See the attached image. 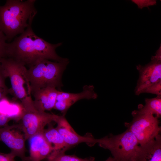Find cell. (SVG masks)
<instances>
[{
	"label": "cell",
	"mask_w": 161,
	"mask_h": 161,
	"mask_svg": "<svg viewBox=\"0 0 161 161\" xmlns=\"http://www.w3.org/2000/svg\"><path fill=\"white\" fill-rule=\"evenodd\" d=\"M68 63V61L53 62L41 59L30 66L27 75L31 91L48 86H60L62 74Z\"/></svg>",
	"instance_id": "3957f363"
},
{
	"label": "cell",
	"mask_w": 161,
	"mask_h": 161,
	"mask_svg": "<svg viewBox=\"0 0 161 161\" xmlns=\"http://www.w3.org/2000/svg\"><path fill=\"white\" fill-rule=\"evenodd\" d=\"M47 128L44 129L43 134L47 141L52 146L53 151L65 152L69 148L56 127L50 123Z\"/></svg>",
	"instance_id": "9a60e30c"
},
{
	"label": "cell",
	"mask_w": 161,
	"mask_h": 161,
	"mask_svg": "<svg viewBox=\"0 0 161 161\" xmlns=\"http://www.w3.org/2000/svg\"><path fill=\"white\" fill-rule=\"evenodd\" d=\"M54 122L57 124L56 129L69 148L82 143L92 146L96 144V138L91 134L82 136L77 133L66 118L65 115H56Z\"/></svg>",
	"instance_id": "9c48e42d"
},
{
	"label": "cell",
	"mask_w": 161,
	"mask_h": 161,
	"mask_svg": "<svg viewBox=\"0 0 161 161\" xmlns=\"http://www.w3.org/2000/svg\"><path fill=\"white\" fill-rule=\"evenodd\" d=\"M21 104L23 109L20 126L25 140L43 132L47 125L54 122L56 115L38 111L35 107L33 100Z\"/></svg>",
	"instance_id": "ba28073f"
},
{
	"label": "cell",
	"mask_w": 161,
	"mask_h": 161,
	"mask_svg": "<svg viewBox=\"0 0 161 161\" xmlns=\"http://www.w3.org/2000/svg\"><path fill=\"white\" fill-rule=\"evenodd\" d=\"M132 1L136 4L138 7L142 9L145 7H148L154 5L156 4V1L154 0H132Z\"/></svg>",
	"instance_id": "ffe728a7"
},
{
	"label": "cell",
	"mask_w": 161,
	"mask_h": 161,
	"mask_svg": "<svg viewBox=\"0 0 161 161\" xmlns=\"http://www.w3.org/2000/svg\"><path fill=\"white\" fill-rule=\"evenodd\" d=\"M43 132L35 135L29 140L30 156L28 161H41L46 159L53 151L52 145L46 140Z\"/></svg>",
	"instance_id": "4fadbf2b"
},
{
	"label": "cell",
	"mask_w": 161,
	"mask_h": 161,
	"mask_svg": "<svg viewBox=\"0 0 161 161\" xmlns=\"http://www.w3.org/2000/svg\"><path fill=\"white\" fill-rule=\"evenodd\" d=\"M135 161H161V136L160 134L139 145Z\"/></svg>",
	"instance_id": "5bb4252c"
},
{
	"label": "cell",
	"mask_w": 161,
	"mask_h": 161,
	"mask_svg": "<svg viewBox=\"0 0 161 161\" xmlns=\"http://www.w3.org/2000/svg\"><path fill=\"white\" fill-rule=\"evenodd\" d=\"M105 161H115L113 157H109Z\"/></svg>",
	"instance_id": "603a6c76"
},
{
	"label": "cell",
	"mask_w": 161,
	"mask_h": 161,
	"mask_svg": "<svg viewBox=\"0 0 161 161\" xmlns=\"http://www.w3.org/2000/svg\"><path fill=\"white\" fill-rule=\"evenodd\" d=\"M16 157L11 151L7 154L0 153V161H15L14 158Z\"/></svg>",
	"instance_id": "44dd1931"
},
{
	"label": "cell",
	"mask_w": 161,
	"mask_h": 161,
	"mask_svg": "<svg viewBox=\"0 0 161 161\" xmlns=\"http://www.w3.org/2000/svg\"><path fill=\"white\" fill-rule=\"evenodd\" d=\"M6 78L0 69V101L4 99L8 94L11 93L10 89H8L5 83Z\"/></svg>",
	"instance_id": "ac0fdd59"
},
{
	"label": "cell",
	"mask_w": 161,
	"mask_h": 161,
	"mask_svg": "<svg viewBox=\"0 0 161 161\" xmlns=\"http://www.w3.org/2000/svg\"><path fill=\"white\" fill-rule=\"evenodd\" d=\"M35 1L7 0L0 6V30L7 40L23 33L37 13L34 6Z\"/></svg>",
	"instance_id": "7a4b0ae2"
},
{
	"label": "cell",
	"mask_w": 161,
	"mask_h": 161,
	"mask_svg": "<svg viewBox=\"0 0 161 161\" xmlns=\"http://www.w3.org/2000/svg\"><path fill=\"white\" fill-rule=\"evenodd\" d=\"M48 161H93V158L82 159L74 155L65 154V152L53 151L46 158Z\"/></svg>",
	"instance_id": "e0dca14e"
},
{
	"label": "cell",
	"mask_w": 161,
	"mask_h": 161,
	"mask_svg": "<svg viewBox=\"0 0 161 161\" xmlns=\"http://www.w3.org/2000/svg\"><path fill=\"white\" fill-rule=\"evenodd\" d=\"M16 126L8 125L0 128V141L3 142L16 156L22 161H28L25 156V139L24 135L15 130Z\"/></svg>",
	"instance_id": "30bf717a"
},
{
	"label": "cell",
	"mask_w": 161,
	"mask_h": 161,
	"mask_svg": "<svg viewBox=\"0 0 161 161\" xmlns=\"http://www.w3.org/2000/svg\"><path fill=\"white\" fill-rule=\"evenodd\" d=\"M145 65L136 66L139 78L134 89L135 95L149 93L161 96V47Z\"/></svg>",
	"instance_id": "8992f818"
},
{
	"label": "cell",
	"mask_w": 161,
	"mask_h": 161,
	"mask_svg": "<svg viewBox=\"0 0 161 161\" xmlns=\"http://www.w3.org/2000/svg\"><path fill=\"white\" fill-rule=\"evenodd\" d=\"M7 38L3 32L0 30V58L6 57V52L8 43Z\"/></svg>",
	"instance_id": "d6986e66"
},
{
	"label": "cell",
	"mask_w": 161,
	"mask_h": 161,
	"mask_svg": "<svg viewBox=\"0 0 161 161\" xmlns=\"http://www.w3.org/2000/svg\"><path fill=\"white\" fill-rule=\"evenodd\" d=\"M145 104H140L138 108L150 113L158 118L161 116V96L145 99Z\"/></svg>",
	"instance_id": "2e32d148"
},
{
	"label": "cell",
	"mask_w": 161,
	"mask_h": 161,
	"mask_svg": "<svg viewBox=\"0 0 161 161\" xmlns=\"http://www.w3.org/2000/svg\"><path fill=\"white\" fill-rule=\"evenodd\" d=\"M31 23L25 31L13 41L8 43L6 57L29 67L41 59L57 62L68 61L58 56L55 49L62 44H50L37 35Z\"/></svg>",
	"instance_id": "6da1fadb"
},
{
	"label": "cell",
	"mask_w": 161,
	"mask_h": 161,
	"mask_svg": "<svg viewBox=\"0 0 161 161\" xmlns=\"http://www.w3.org/2000/svg\"><path fill=\"white\" fill-rule=\"evenodd\" d=\"M0 69L5 77L10 79L11 93L20 100L21 103L32 100L25 66L5 57L0 58Z\"/></svg>",
	"instance_id": "5b68a950"
},
{
	"label": "cell",
	"mask_w": 161,
	"mask_h": 161,
	"mask_svg": "<svg viewBox=\"0 0 161 161\" xmlns=\"http://www.w3.org/2000/svg\"><path fill=\"white\" fill-rule=\"evenodd\" d=\"M58 91L54 87L48 86L33 89L34 105L38 111L45 112L54 109Z\"/></svg>",
	"instance_id": "7c38bea8"
},
{
	"label": "cell",
	"mask_w": 161,
	"mask_h": 161,
	"mask_svg": "<svg viewBox=\"0 0 161 161\" xmlns=\"http://www.w3.org/2000/svg\"><path fill=\"white\" fill-rule=\"evenodd\" d=\"M94 88L92 85H86L83 87V91L78 93L58 91L54 109L61 111L65 115L67 110L79 100L96 98L97 95L94 91Z\"/></svg>",
	"instance_id": "8fae6325"
},
{
	"label": "cell",
	"mask_w": 161,
	"mask_h": 161,
	"mask_svg": "<svg viewBox=\"0 0 161 161\" xmlns=\"http://www.w3.org/2000/svg\"><path fill=\"white\" fill-rule=\"evenodd\" d=\"M10 120L8 115L0 112V128L8 125V123Z\"/></svg>",
	"instance_id": "7402d4cb"
},
{
	"label": "cell",
	"mask_w": 161,
	"mask_h": 161,
	"mask_svg": "<svg viewBox=\"0 0 161 161\" xmlns=\"http://www.w3.org/2000/svg\"><path fill=\"white\" fill-rule=\"evenodd\" d=\"M132 120L125 126L134 135L140 145H142L160 134L161 127L158 118L153 114L138 108L131 113Z\"/></svg>",
	"instance_id": "52a82bcc"
},
{
	"label": "cell",
	"mask_w": 161,
	"mask_h": 161,
	"mask_svg": "<svg viewBox=\"0 0 161 161\" xmlns=\"http://www.w3.org/2000/svg\"><path fill=\"white\" fill-rule=\"evenodd\" d=\"M111 152L115 161H135L139 144L128 129L120 134H111L96 139V144Z\"/></svg>",
	"instance_id": "277c9868"
}]
</instances>
